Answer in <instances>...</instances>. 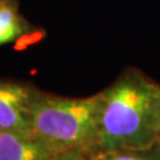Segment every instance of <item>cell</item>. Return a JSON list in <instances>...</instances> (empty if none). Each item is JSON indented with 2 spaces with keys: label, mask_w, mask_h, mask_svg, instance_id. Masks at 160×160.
Instances as JSON below:
<instances>
[{
  "label": "cell",
  "mask_w": 160,
  "mask_h": 160,
  "mask_svg": "<svg viewBox=\"0 0 160 160\" xmlns=\"http://www.w3.org/2000/svg\"><path fill=\"white\" fill-rule=\"evenodd\" d=\"M160 83L127 65L101 90L97 153L141 148L158 142L157 98ZM96 153V154H97Z\"/></svg>",
  "instance_id": "1"
},
{
  "label": "cell",
  "mask_w": 160,
  "mask_h": 160,
  "mask_svg": "<svg viewBox=\"0 0 160 160\" xmlns=\"http://www.w3.org/2000/svg\"><path fill=\"white\" fill-rule=\"evenodd\" d=\"M101 92L67 97L36 90L30 112V137L52 154L97 153Z\"/></svg>",
  "instance_id": "2"
},
{
  "label": "cell",
  "mask_w": 160,
  "mask_h": 160,
  "mask_svg": "<svg viewBox=\"0 0 160 160\" xmlns=\"http://www.w3.org/2000/svg\"><path fill=\"white\" fill-rule=\"evenodd\" d=\"M37 88L0 81V131L30 135V112Z\"/></svg>",
  "instance_id": "3"
},
{
  "label": "cell",
  "mask_w": 160,
  "mask_h": 160,
  "mask_svg": "<svg viewBox=\"0 0 160 160\" xmlns=\"http://www.w3.org/2000/svg\"><path fill=\"white\" fill-rule=\"evenodd\" d=\"M52 155L30 135L0 131V160H51Z\"/></svg>",
  "instance_id": "4"
},
{
  "label": "cell",
  "mask_w": 160,
  "mask_h": 160,
  "mask_svg": "<svg viewBox=\"0 0 160 160\" xmlns=\"http://www.w3.org/2000/svg\"><path fill=\"white\" fill-rule=\"evenodd\" d=\"M36 33V28L19 11V0H0V46Z\"/></svg>",
  "instance_id": "5"
},
{
  "label": "cell",
  "mask_w": 160,
  "mask_h": 160,
  "mask_svg": "<svg viewBox=\"0 0 160 160\" xmlns=\"http://www.w3.org/2000/svg\"><path fill=\"white\" fill-rule=\"evenodd\" d=\"M96 160H160V142L141 148H121L97 153Z\"/></svg>",
  "instance_id": "6"
},
{
  "label": "cell",
  "mask_w": 160,
  "mask_h": 160,
  "mask_svg": "<svg viewBox=\"0 0 160 160\" xmlns=\"http://www.w3.org/2000/svg\"><path fill=\"white\" fill-rule=\"evenodd\" d=\"M51 160H96V154L82 151H70L53 154Z\"/></svg>",
  "instance_id": "7"
},
{
  "label": "cell",
  "mask_w": 160,
  "mask_h": 160,
  "mask_svg": "<svg viewBox=\"0 0 160 160\" xmlns=\"http://www.w3.org/2000/svg\"><path fill=\"white\" fill-rule=\"evenodd\" d=\"M157 133H158V142H160V88L157 98Z\"/></svg>",
  "instance_id": "8"
}]
</instances>
